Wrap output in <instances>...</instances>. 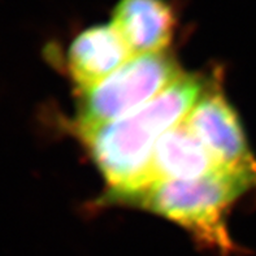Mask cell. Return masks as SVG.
Segmentation results:
<instances>
[{
	"label": "cell",
	"mask_w": 256,
	"mask_h": 256,
	"mask_svg": "<svg viewBox=\"0 0 256 256\" xmlns=\"http://www.w3.org/2000/svg\"><path fill=\"white\" fill-rule=\"evenodd\" d=\"M254 188L256 173L224 169L192 181L156 182L132 192H107L99 202L159 214L181 225L207 250L232 256L237 247L226 229V214L234 202Z\"/></svg>",
	"instance_id": "7a4b0ae2"
},
{
	"label": "cell",
	"mask_w": 256,
	"mask_h": 256,
	"mask_svg": "<svg viewBox=\"0 0 256 256\" xmlns=\"http://www.w3.org/2000/svg\"><path fill=\"white\" fill-rule=\"evenodd\" d=\"M182 74L177 60L166 51L133 56L104 81L80 91L77 133L129 116L162 94Z\"/></svg>",
	"instance_id": "3957f363"
},
{
	"label": "cell",
	"mask_w": 256,
	"mask_h": 256,
	"mask_svg": "<svg viewBox=\"0 0 256 256\" xmlns=\"http://www.w3.org/2000/svg\"><path fill=\"white\" fill-rule=\"evenodd\" d=\"M218 170L224 169L216 162L188 124L181 121L160 138L147 168L132 185L108 192H132L156 182L192 181Z\"/></svg>",
	"instance_id": "5b68a950"
},
{
	"label": "cell",
	"mask_w": 256,
	"mask_h": 256,
	"mask_svg": "<svg viewBox=\"0 0 256 256\" xmlns=\"http://www.w3.org/2000/svg\"><path fill=\"white\" fill-rule=\"evenodd\" d=\"M184 121L221 168L256 173V159L220 84L207 82L204 92Z\"/></svg>",
	"instance_id": "277c9868"
},
{
	"label": "cell",
	"mask_w": 256,
	"mask_h": 256,
	"mask_svg": "<svg viewBox=\"0 0 256 256\" xmlns=\"http://www.w3.org/2000/svg\"><path fill=\"white\" fill-rule=\"evenodd\" d=\"M110 25L133 56L168 48L176 28V14L168 0H118Z\"/></svg>",
	"instance_id": "8992f818"
},
{
	"label": "cell",
	"mask_w": 256,
	"mask_h": 256,
	"mask_svg": "<svg viewBox=\"0 0 256 256\" xmlns=\"http://www.w3.org/2000/svg\"><path fill=\"white\" fill-rule=\"evenodd\" d=\"M133 58L118 32L110 24L84 30L72 42L68 69L80 91L104 81Z\"/></svg>",
	"instance_id": "52a82bcc"
},
{
	"label": "cell",
	"mask_w": 256,
	"mask_h": 256,
	"mask_svg": "<svg viewBox=\"0 0 256 256\" xmlns=\"http://www.w3.org/2000/svg\"><path fill=\"white\" fill-rule=\"evenodd\" d=\"M206 86L204 77L184 73L129 116L78 133L110 190L128 188L144 172L160 138L185 120Z\"/></svg>",
	"instance_id": "6da1fadb"
}]
</instances>
